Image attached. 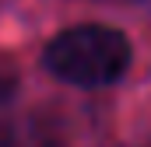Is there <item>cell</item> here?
Segmentation results:
<instances>
[{
  "label": "cell",
  "mask_w": 151,
  "mask_h": 147,
  "mask_svg": "<svg viewBox=\"0 0 151 147\" xmlns=\"http://www.w3.org/2000/svg\"><path fill=\"white\" fill-rule=\"evenodd\" d=\"M134 49L109 25H74L46 42L42 67L74 88H113L130 70Z\"/></svg>",
  "instance_id": "obj_1"
}]
</instances>
